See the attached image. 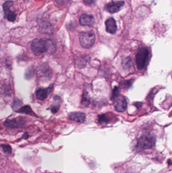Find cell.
<instances>
[{
	"instance_id": "obj_1",
	"label": "cell",
	"mask_w": 172,
	"mask_h": 173,
	"mask_svg": "<svg viewBox=\"0 0 172 173\" xmlns=\"http://www.w3.org/2000/svg\"><path fill=\"white\" fill-rule=\"evenodd\" d=\"M79 42L83 48H90L95 44V34L93 31H83L79 34Z\"/></svg>"
},
{
	"instance_id": "obj_2",
	"label": "cell",
	"mask_w": 172,
	"mask_h": 173,
	"mask_svg": "<svg viewBox=\"0 0 172 173\" xmlns=\"http://www.w3.org/2000/svg\"><path fill=\"white\" fill-rule=\"evenodd\" d=\"M149 50L145 47L141 48L136 55L137 67L139 70H143L147 64L149 57Z\"/></svg>"
},
{
	"instance_id": "obj_3",
	"label": "cell",
	"mask_w": 172,
	"mask_h": 173,
	"mask_svg": "<svg viewBox=\"0 0 172 173\" xmlns=\"http://www.w3.org/2000/svg\"><path fill=\"white\" fill-rule=\"evenodd\" d=\"M156 141V137L153 135H145L142 136L139 139L137 146L140 149H150L154 146Z\"/></svg>"
},
{
	"instance_id": "obj_4",
	"label": "cell",
	"mask_w": 172,
	"mask_h": 173,
	"mask_svg": "<svg viewBox=\"0 0 172 173\" xmlns=\"http://www.w3.org/2000/svg\"><path fill=\"white\" fill-rule=\"evenodd\" d=\"M31 48L34 54L41 55L46 52L45 39H36L32 41Z\"/></svg>"
},
{
	"instance_id": "obj_5",
	"label": "cell",
	"mask_w": 172,
	"mask_h": 173,
	"mask_svg": "<svg viewBox=\"0 0 172 173\" xmlns=\"http://www.w3.org/2000/svg\"><path fill=\"white\" fill-rule=\"evenodd\" d=\"M13 4L14 2L9 0L4 2L2 5L4 12V17L10 22L14 21L17 17L16 13L10 10V8L13 6Z\"/></svg>"
},
{
	"instance_id": "obj_6",
	"label": "cell",
	"mask_w": 172,
	"mask_h": 173,
	"mask_svg": "<svg viewBox=\"0 0 172 173\" xmlns=\"http://www.w3.org/2000/svg\"><path fill=\"white\" fill-rule=\"evenodd\" d=\"M115 109L118 112H122L127 109V102L124 96L119 95L114 99Z\"/></svg>"
},
{
	"instance_id": "obj_7",
	"label": "cell",
	"mask_w": 172,
	"mask_h": 173,
	"mask_svg": "<svg viewBox=\"0 0 172 173\" xmlns=\"http://www.w3.org/2000/svg\"><path fill=\"white\" fill-rule=\"evenodd\" d=\"M124 1H114L106 4L105 9L107 11L111 13H117L124 5Z\"/></svg>"
},
{
	"instance_id": "obj_8",
	"label": "cell",
	"mask_w": 172,
	"mask_h": 173,
	"mask_svg": "<svg viewBox=\"0 0 172 173\" xmlns=\"http://www.w3.org/2000/svg\"><path fill=\"white\" fill-rule=\"evenodd\" d=\"M25 121L22 118H15L7 120L4 123L5 126L10 128H18L24 126Z\"/></svg>"
},
{
	"instance_id": "obj_9",
	"label": "cell",
	"mask_w": 172,
	"mask_h": 173,
	"mask_svg": "<svg viewBox=\"0 0 172 173\" xmlns=\"http://www.w3.org/2000/svg\"><path fill=\"white\" fill-rule=\"evenodd\" d=\"M53 88V85H50L48 87L45 89L40 88L36 91V97L40 100H44L47 98L48 95L51 92Z\"/></svg>"
},
{
	"instance_id": "obj_10",
	"label": "cell",
	"mask_w": 172,
	"mask_h": 173,
	"mask_svg": "<svg viewBox=\"0 0 172 173\" xmlns=\"http://www.w3.org/2000/svg\"><path fill=\"white\" fill-rule=\"evenodd\" d=\"M79 22L83 26H92L95 24V20L92 15L84 14L80 16Z\"/></svg>"
},
{
	"instance_id": "obj_11",
	"label": "cell",
	"mask_w": 172,
	"mask_h": 173,
	"mask_svg": "<svg viewBox=\"0 0 172 173\" xmlns=\"http://www.w3.org/2000/svg\"><path fill=\"white\" fill-rule=\"evenodd\" d=\"M51 70L46 64L39 66L37 69V74L40 78H48L51 75Z\"/></svg>"
},
{
	"instance_id": "obj_12",
	"label": "cell",
	"mask_w": 172,
	"mask_h": 173,
	"mask_svg": "<svg viewBox=\"0 0 172 173\" xmlns=\"http://www.w3.org/2000/svg\"><path fill=\"white\" fill-rule=\"evenodd\" d=\"M70 120L77 123H83L86 118L85 113L80 112H73L69 115Z\"/></svg>"
},
{
	"instance_id": "obj_13",
	"label": "cell",
	"mask_w": 172,
	"mask_h": 173,
	"mask_svg": "<svg viewBox=\"0 0 172 173\" xmlns=\"http://www.w3.org/2000/svg\"><path fill=\"white\" fill-rule=\"evenodd\" d=\"M106 31L107 32L112 34H115L117 29V26L116 24L115 20L113 18H110L108 19L106 21Z\"/></svg>"
},
{
	"instance_id": "obj_14",
	"label": "cell",
	"mask_w": 172,
	"mask_h": 173,
	"mask_svg": "<svg viewBox=\"0 0 172 173\" xmlns=\"http://www.w3.org/2000/svg\"><path fill=\"white\" fill-rule=\"evenodd\" d=\"M46 52L49 54H53L56 50V46L53 40L50 39H45Z\"/></svg>"
},
{
	"instance_id": "obj_15",
	"label": "cell",
	"mask_w": 172,
	"mask_h": 173,
	"mask_svg": "<svg viewBox=\"0 0 172 173\" xmlns=\"http://www.w3.org/2000/svg\"><path fill=\"white\" fill-rule=\"evenodd\" d=\"M18 113H23L25 115H31L32 116L36 117V114L34 113V112L32 111V109H31V106L29 105H25L24 106L21 107L19 109L16 111Z\"/></svg>"
},
{
	"instance_id": "obj_16",
	"label": "cell",
	"mask_w": 172,
	"mask_h": 173,
	"mask_svg": "<svg viewBox=\"0 0 172 173\" xmlns=\"http://www.w3.org/2000/svg\"><path fill=\"white\" fill-rule=\"evenodd\" d=\"M90 104V97L89 93L86 91H84L82 94V99L81 101V105L82 107L85 108L89 106Z\"/></svg>"
},
{
	"instance_id": "obj_17",
	"label": "cell",
	"mask_w": 172,
	"mask_h": 173,
	"mask_svg": "<svg viewBox=\"0 0 172 173\" xmlns=\"http://www.w3.org/2000/svg\"><path fill=\"white\" fill-rule=\"evenodd\" d=\"M132 59L130 57H127L122 61V67L125 70H129L131 67Z\"/></svg>"
},
{
	"instance_id": "obj_18",
	"label": "cell",
	"mask_w": 172,
	"mask_h": 173,
	"mask_svg": "<svg viewBox=\"0 0 172 173\" xmlns=\"http://www.w3.org/2000/svg\"><path fill=\"white\" fill-rule=\"evenodd\" d=\"M34 70L33 67H28V70H26L25 75L26 79H30L34 76Z\"/></svg>"
},
{
	"instance_id": "obj_19",
	"label": "cell",
	"mask_w": 172,
	"mask_h": 173,
	"mask_svg": "<svg viewBox=\"0 0 172 173\" xmlns=\"http://www.w3.org/2000/svg\"><path fill=\"white\" fill-rule=\"evenodd\" d=\"M98 121L100 124H107L109 123V120L106 117L105 115H98Z\"/></svg>"
},
{
	"instance_id": "obj_20",
	"label": "cell",
	"mask_w": 172,
	"mask_h": 173,
	"mask_svg": "<svg viewBox=\"0 0 172 173\" xmlns=\"http://www.w3.org/2000/svg\"><path fill=\"white\" fill-rule=\"evenodd\" d=\"M1 147L3 149V151L5 153L8 154H10L12 152L11 147L8 144H2Z\"/></svg>"
},
{
	"instance_id": "obj_21",
	"label": "cell",
	"mask_w": 172,
	"mask_h": 173,
	"mask_svg": "<svg viewBox=\"0 0 172 173\" xmlns=\"http://www.w3.org/2000/svg\"><path fill=\"white\" fill-rule=\"evenodd\" d=\"M60 106V103H57V104L52 105L51 107V112L53 113H56L59 110Z\"/></svg>"
},
{
	"instance_id": "obj_22",
	"label": "cell",
	"mask_w": 172,
	"mask_h": 173,
	"mask_svg": "<svg viewBox=\"0 0 172 173\" xmlns=\"http://www.w3.org/2000/svg\"><path fill=\"white\" fill-rule=\"evenodd\" d=\"M55 1L58 5H65L69 4L72 0H55Z\"/></svg>"
},
{
	"instance_id": "obj_23",
	"label": "cell",
	"mask_w": 172,
	"mask_h": 173,
	"mask_svg": "<svg viewBox=\"0 0 172 173\" xmlns=\"http://www.w3.org/2000/svg\"><path fill=\"white\" fill-rule=\"evenodd\" d=\"M119 95L120 94H119V88L116 87L113 90L112 97V100H114L116 98V97H118Z\"/></svg>"
},
{
	"instance_id": "obj_24",
	"label": "cell",
	"mask_w": 172,
	"mask_h": 173,
	"mask_svg": "<svg viewBox=\"0 0 172 173\" xmlns=\"http://www.w3.org/2000/svg\"><path fill=\"white\" fill-rule=\"evenodd\" d=\"M84 3L88 6H92L95 3V0H83Z\"/></svg>"
},
{
	"instance_id": "obj_25",
	"label": "cell",
	"mask_w": 172,
	"mask_h": 173,
	"mask_svg": "<svg viewBox=\"0 0 172 173\" xmlns=\"http://www.w3.org/2000/svg\"><path fill=\"white\" fill-rule=\"evenodd\" d=\"M28 135L27 133H25V134H24L23 135V137H24V138H25V139H27V138H28Z\"/></svg>"
}]
</instances>
